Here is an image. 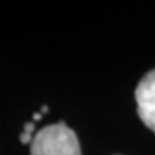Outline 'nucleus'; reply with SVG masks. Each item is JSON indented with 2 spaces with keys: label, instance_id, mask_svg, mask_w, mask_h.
<instances>
[{
  "label": "nucleus",
  "instance_id": "1",
  "mask_svg": "<svg viewBox=\"0 0 155 155\" xmlns=\"http://www.w3.org/2000/svg\"><path fill=\"white\" fill-rule=\"evenodd\" d=\"M30 155H81V147L76 133L59 122L35 133Z\"/></svg>",
  "mask_w": 155,
  "mask_h": 155
},
{
  "label": "nucleus",
  "instance_id": "2",
  "mask_svg": "<svg viewBox=\"0 0 155 155\" xmlns=\"http://www.w3.org/2000/svg\"><path fill=\"white\" fill-rule=\"evenodd\" d=\"M135 98L141 120L155 133V70L149 71L139 81Z\"/></svg>",
  "mask_w": 155,
  "mask_h": 155
},
{
  "label": "nucleus",
  "instance_id": "3",
  "mask_svg": "<svg viewBox=\"0 0 155 155\" xmlns=\"http://www.w3.org/2000/svg\"><path fill=\"white\" fill-rule=\"evenodd\" d=\"M33 136H35V135H30V133H25V131H22V133H21V143H24V144H27V143H32Z\"/></svg>",
  "mask_w": 155,
  "mask_h": 155
},
{
  "label": "nucleus",
  "instance_id": "4",
  "mask_svg": "<svg viewBox=\"0 0 155 155\" xmlns=\"http://www.w3.org/2000/svg\"><path fill=\"white\" fill-rule=\"evenodd\" d=\"M49 111V108L46 106V104H45V106H41V114H45V112H48Z\"/></svg>",
  "mask_w": 155,
  "mask_h": 155
},
{
  "label": "nucleus",
  "instance_id": "5",
  "mask_svg": "<svg viewBox=\"0 0 155 155\" xmlns=\"http://www.w3.org/2000/svg\"><path fill=\"white\" fill-rule=\"evenodd\" d=\"M40 119H41V114H33V120H35V122L40 120Z\"/></svg>",
  "mask_w": 155,
  "mask_h": 155
}]
</instances>
